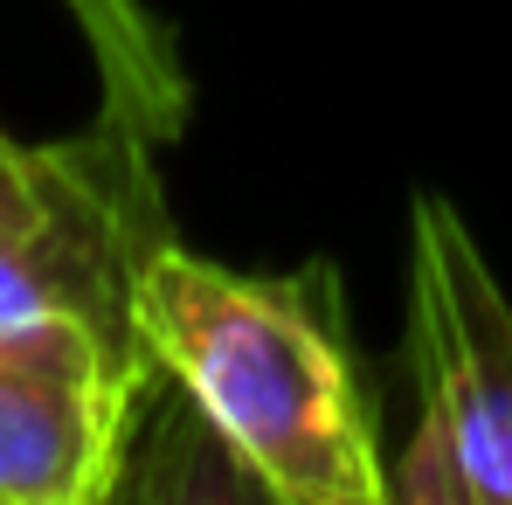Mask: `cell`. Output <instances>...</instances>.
I'll return each mask as SVG.
<instances>
[{
	"label": "cell",
	"instance_id": "7a4b0ae2",
	"mask_svg": "<svg viewBox=\"0 0 512 505\" xmlns=\"http://www.w3.org/2000/svg\"><path fill=\"white\" fill-rule=\"evenodd\" d=\"M416 381L388 499L512 505V298L443 194H416Z\"/></svg>",
	"mask_w": 512,
	"mask_h": 505
},
{
	"label": "cell",
	"instance_id": "3957f363",
	"mask_svg": "<svg viewBox=\"0 0 512 505\" xmlns=\"http://www.w3.org/2000/svg\"><path fill=\"white\" fill-rule=\"evenodd\" d=\"M153 353L97 319L0 333V505H97L118 492Z\"/></svg>",
	"mask_w": 512,
	"mask_h": 505
},
{
	"label": "cell",
	"instance_id": "6da1fadb",
	"mask_svg": "<svg viewBox=\"0 0 512 505\" xmlns=\"http://www.w3.org/2000/svg\"><path fill=\"white\" fill-rule=\"evenodd\" d=\"M132 326L153 367L201 409L222 450L270 499H388L374 402L353 374L326 284L250 277L160 236L132 277Z\"/></svg>",
	"mask_w": 512,
	"mask_h": 505
},
{
	"label": "cell",
	"instance_id": "5b68a950",
	"mask_svg": "<svg viewBox=\"0 0 512 505\" xmlns=\"http://www.w3.org/2000/svg\"><path fill=\"white\" fill-rule=\"evenodd\" d=\"M70 173V146H21L0 132V215H35Z\"/></svg>",
	"mask_w": 512,
	"mask_h": 505
},
{
	"label": "cell",
	"instance_id": "277c9868",
	"mask_svg": "<svg viewBox=\"0 0 512 505\" xmlns=\"http://www.w3.org/2000/svg\"><path fill=\"white\" fill-rule=\"evenodd\" d=\"M77 35H84L97 84H104V118L132 125L146 146L173 139L187 125V77L173 35L139 7V0H63Z\"/></svg>",
	"mask_w": 512,
	"mask_h": 505
}]
</instances>
